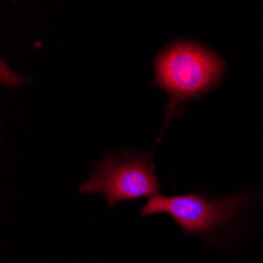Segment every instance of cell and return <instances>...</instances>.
I'll list each match as a JSON object with an SVG mask.
<instances>
[{
  "instance_id": "cell-1",
  "label": "cell",
  "mask_w": 263,
  "mask_h": 263,
  "mask_svg": "<svg viewBox=\"0 0 263 263\" xmlns=\"http://www.w3.org/2000/svg\"><path fill=\"white\" fill-rule=\"evenodd\" d=\"M153 71L152 85L167 93L169 98L162 134L174 118L184 115L191 103L205 98L221 85L227 73V62L202 41L177 38L156 54Z\"/></svg>"
},
{
  "instance_id": "cell-2",
  "label": "cell",
  "mask_w": 263,
  "mask_h": 263,
  "mask_svg": "<svg viewBox=\"0 0 263 263\" xmlns=\"http://www.w3.org/2000/svg\"><path fill=\"white\" fill-rule=\"evenodd\" d=\"M255 196L236 193L224 197H208L200 193L152 197L139 211L140 218L167 214L186 236H200L208 245L230 227L254 203Z\"/></svg>"
},
{
  "instance_id": "cell-3",
  "label": "cell",
  "mask_w": 263,
  "mask_h": 263,
  "mask_svg": "<svg viewBox=\"0 0 263 263\" xmlns=\"http://www.w3.org/2000/svg\"><path fill=\"white\" fill-rule=\"evenodd\" d=\"M162 183L156 175L153 152L142 153L133 148L107 152L95 161L88 178L78 187L79 194L103 196L109 208L120 202L156 197Z\"/></svg>"
}]
</instances>
